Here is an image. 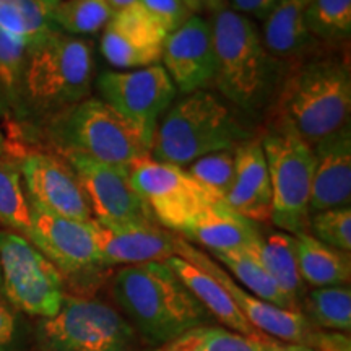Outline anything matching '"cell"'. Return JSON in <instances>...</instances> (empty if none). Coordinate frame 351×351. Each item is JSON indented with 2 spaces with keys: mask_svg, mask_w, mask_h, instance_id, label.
Listing matches in <instances>:
<instances>
[{
  "mask_svg": "<svg viewBox=\"0 0 351 351\" xmlns=\"http://www.w3.org/2000/svg\"><path fill=\"white\" fill-rule=\"evenodd\" d=\"M112 295L138 330L161 346L213 319L165 262L124 267L114 276Z\"/></svg>",
  "mask_w": 351,
  "mask_h": 351,
  "instance_id": "cell-1",
  "label": "cell"
},
{
  "mask_svg": "<svg viewBox=\"0 0 351 351\" xmlns=\"http://www.w3.org/2000/svg\"><path fill=\"white\" fill-rule=\"evenodd\" d=\"M350 111V67L337 57L314 59L293 70L276 103L280 129L311 147L348 124Z\"/></svg>",
  "mask_w": 351,
  "mask_h": 351,
  "instance_id": "cell-2",
  "label": "cell"
},
{
  "mask_svg": "<svg viewBox=\"0 0 351 351\" xmlns=\"http://www.w3.org/2000/svg\"><path fill=\"white\" fill-rule=\"evenodd\" d=\"M95 78L91 44L60 29L28 46L25 106L29 117L49 119L88 96Z\"/></svg>",
  "mask_w": 351,
  "mask_h": 351,
  "instance_id": "cell-3",
  "label": "cell"
},
{
  "mask_svg": "<svg viewBox=\"0 0 351 351\" xmlns=\"http://www.w3.org/2000/svg\"><path fill=\"white\" fill-rule=\"evenodd\" d=\"M245 130L223 101L208 91L189 93L166 111L153 135V160L187 168L210 153L232 150Z\"/></svg>",
  "mask_w": 351,
  "mask_h": 351,
  "instance_id": "cell-4",
  "label": "cell"
},
{
  "mask_svg": "<svg viewBox=\"0 0 351 351\" xmlns=\"http://www.w3.org/2000/svg\"><path fill=\"white\" fill-rule=\"evenodd\" d=\"M47 137L57 153L72 152L129 169L150 156L152 142L103 99H83L47 119Z\"/></svg>",
  "mask_w": 351,
  "mask_h": 351,
  "instance_id": "cell-5",
  "label": "cell"
},
{
  "mask_svg": "<svg viewBox=\"0 0 351 351\" xmlns=\"http://www.w3.org/2000/svg\"><path fill=\"white\" fill-rule=\"evenodd\" d=\"M213 82L219 93L238 108L256 109L269 93L271 62L256 25L232 8L213 15Z\"/></svg>",
  "mask_w": 351,
  "mask_h": 351,
  "instance_id": "cell-6",
  "label": "cell"
},
{
  "mask_svg": "<svg viewBox=\"0 0 351 351\" xmlns=\"http://www.w3.org/2000/svg\"><path fill=\"white\" fill-rule=\"evenodd\" d=\"M174 256L182 257L200 270L207 271L212 278L225 288V291L239 307L244 317L262 332L270 335V339L287 341V343L304 345L314 350L324 351H350V339L343 335H335L320 330L311 324V320L302 313L282 309L270 302L258 300L254 295L234 282V278L223 269L217 261H213L207 252H202L192 243H189L179 234H173Z\"/></svg>",
  "mask_w": 351,
  "mask_h": 351,
  "instance_id": "cell-7",
  "label": "cell"
},
{
  "mask_svg": "<svg viewBox=\"0 0 351 351\" xmlns=\"http://www.w3.org/2000/svg\"><path fill=\"white\" fill-rule=\"evenodd\" d=\"M36 341L41 351H132L135 330L106 302L65 296L59 313L39 319Z\"/></svg>",
  "mask_w": 351,
  "mask_h": 351,
  "instance_id": "cell-8",
  "label": "cell"
},
{
  "mask_svg": "<svg viewBox=\"0 0 351 351\" xmlns=\"http://www.w3.org/2000/svg\"><path fill=\"white\" fill-rule=\"evenodd\" d=\"M261 142L274 194L271 221L288 234L307 232L314 173L313 148L287 129L267 134Z\"/></svg>",
  "mask_w": 351,
  "mask_h": 351,
  "instance_id": "cell-9",
  "label": "cell"
},
{
  "mask_svg": "<svg viewBox=\"0 0 351 351\" xmlns=\"http://www.w3.org/2000/svg\"><path fill=\"white\" fill-rule=\"evenodd\" d=\"M2 296L15 311L47 319L59 313L65 300L64 275L28 239L0 231Z\"/></svg>",
  "mask_w": 351,
  "mask_h": 351,
  "instance_id": "cell-10",
  "label": "cell"
},
{
  "mask_svg": "<svg viewBox=\"0 0 351 351\" xmlns=\"http://www.w3.org/2000/svg\"><path fill=\"white\" fill-rule=\"evenodd\" d=\"M129 176L156 223L179 236L186 234L205 205L217 197L195 182L184 168L160 163L152 155L135 161Z\"/></svg>",
  "mask_w": 351,
  "mask_h": 351,
  "instance_id": "cell-11",
  "label": "cell"
},
{
  "mask_svg": "<svg viewBox=\"0 0 351 351\" xmlns=\"http://www.w3.org/2000/svg\"><path fill=\"white\" fill-rule=\"evenodd\" d=\"M103 101L153 142L161 114L168 111L176 86L163 65H150L130 72H104L98 78Z\"/></svg>",
  "mask_w": 351,
  "mask_h": 351,
  "instance_id": "cell-12",
  "label": "cell"
},
{
  "mask_svg": "<svg viewBox=\"0 0 351 351\" xmlns=\"http://www.w3.org/2000/svg\"><path fill=\"white\" fill-rule=\"evenodd\" d=\"M57 155L67 161L80 181L93 219L156 225L150 208L132 186L129 169L101 163L82 153L64 152Z\"/></svg>",
  "mask_w": 351,
  "mask_h": 351,
  "instance_id": "cell-13",
  "label": "cell"
},
{
  "mask_svg": "<svg viewBox=\"0 0 351 351\" xmlns=\"http://www.w3.org/2000/svg\"><path fill=\"white\" fill-rule=\"evenodd\" d=\"M32 232L28 241L62 275L83 276L104 269L96 247L93 219L78 221L51 213L29 202Z\"/></svg>",
  "mask_w": 351,
  "mask_h": 351,
  "instance_id": "cell-14",
  "label": "cell"
},
{
  "mask_svg": "<svg viewBox=\"0 0 351 351\" xmlns=\"http://www.w3.org/2000/svg\"><path fill=\"white\" fill-rule=\"evenodd\" d=\"M16 163L28 202L65 218L93 219L85 191L62 156L32 150L23 153Z\"/></svg>",
  "mask_w": 351,
  "mask_h": 351,
  "instance_id": "cell-15",
  "label": "cell"
},
{
  "mask_svg": "<svg viewBox=\"0 0 351 351\" xmlns=\"http://www.w3.org/2000/svg\"><path fill=\"white\" fill-rule=\"evenodd\" d=\"M161 62L174 86L186 95L213 82L215 47L208 21L194 13L169 33L163 43Z\"/></svg>",
  "mask_w": 351,
  "mask_h": 351,
  "instance_id": "cell-16",
  "label": "cell"
},
{
  "mask_svg": "<svg viewBox=\"0 0 351 351\" xmlns=\"http://www.w3.org/2000/svg\"><path fill=\"white\" fill-rule=\"evenodd\" d=\"M93 232L103 267L165 262L174 256L173 234L158 225L93 219Z\"/></svg>",
  "mask_w": 351,
  "mask_h": 351,
  "instance_id": "cell-17",
  "label": "cell"
},
{
  "mask_svg": "<svg viewBox=\"0 0 351 351\" xmlns=\"http://www.w3.org/2000/svg\"><path fill=\"white\" fill-rule=\"evenodd\" d=\"M314 173L311 215L350 207L351 200V127L346 124L313 145Z\"/></svg>",
  "mask_w": 351,
  "mask_h": 351,
  "instance_id": "cell-18",
  "label": "cell"
},
{
  "mask_svg": "<svg viewBox=\"0 0 351 351\" xmlns=\"http://www.w3.org/2000/svg\"><path fill=\"white\" fill-rule=\"evenodd\" d=\"M223 200L254 223L271 219L274 194L261 138L244 140L234 148V181Z\"/></svg>",
  "mask_w": 351,
  "mask_h": 351,
  "instance_id": "cell-19",
  "label": "cell"
},
{
  "mask_svg": "<svg viewBox=\"0 0 351 351\" xmlns=\"http://www.w3.org/2000/svg\"><path fill=\"white\" fill-rule=\"evenodd\" d=\"M186 241H195L212 252L247 251L262 239L256 223L241 217L223 199L215 197L205 205L195 221L181 236Z\"/></svg>",
  "mask_w": 351,
  "mask_h": 351,
  "instance_id": "cell-20",
  "label": "cell"
},
{
  "mask_svg": "<svg viewBox=\"0 0 351 351\" xmlns=\"http://www.w3.org/2000/svg\"><path fill=\"white\" fill-rule=\"evenodd\" d=\"M165 263L178 275V278L197 298V301L208 311V314L218 322H221L228 330L238 332L245 337H263V333L258 332L244 317V314L234 304V301L225 291V288L217 280L212 278L207 271L200 270L199 267L192 265L191 262L184 261L179 256L169 257Z\"/></svg>",
  "mask_w": 351,
  "mask_h": 351,
  "instance_id": "cell-21",
  "label": "cell"
},
{
  "mask_svg": "<svg viewBox=\"0 0 351 351\" xmlns=\"http://www.w3.org/2000/svg\"><path fill=\"white\" fill-rule=\"evenodd\" d=\"M258 258L274 282L293 302L296 311L302 313V301L306 296V287L302 282L296 257V239L285 231H275L262 236L257 244L247 249Z\"/></svg>",
  "mask_w": 351,
  "mask_h": 351,
  "instance_id": "cell-22",
  "label": "cell"
},
{
  "mask_svg": "<svg viewBox=\"0 0 351 351\" xmlns=\"http://www.w3.org/2000/svg\"><path fill=\"white\" fill-rule=\"evenodd\" d=\"M158 351H324L304 345L287 343L270 337H245L225 327L200 326L192 328Z\"/></svg>",
  "mask_w": 351,
  "mask_h": 351,
  "instance_id": "cell-23",
  "label": "cell"
},
{
  "mask_svg": "<svg viewBox=\"0 0 351 351\" xmlns=\"http://www.w3.org/2000/svg\"><path fill=\"white\" fill-rule=\"evenodd\" d=\"M298 269L302 282L314 288L350 285V252L339 251L320 243L311 232L295 236Z\"/></svg>",
  "mask_w": 351,
  "mask_h": 351,
  "instance_id": "cell-24",
  "label": "cell"
},
{
  "mask_svg": "<svg viewBox=\"0 0 351 351\" xmlns=\"http://www.w3.org/2000/svg\"><path fill=\"white\" fill-rule=\"evenodd\" d=\"M311 0H282L263 25V44L267 51L278 57H291L304 51L311 36L307 33L304 13Z\"/></svg>",
  "mask_w": 351,
  "mask_h": 351,
  "instance_id": "cell-25",
  "label": "cell"
},
{
  "mask_svg": "<svg viewBox=\"0 0 351 351\" xmlns=\"http://www.w3.org/2000/svg\"><path fill=\"white\" fill-rule=\"evenodd\" d=\"M28 46L0 32V117L15 124L28 121L23 80Z\"/></svg>",
  "mask_w": 351,
  "mask_h": 351,
  "instance_id": "cell-26",
  "label": "cell"
},
{
  "mask_svg": "<svg viewBox=\"0 0 351 351\" xmlns=\"http://www.w3.org/2000/svg\"><path fill=\"white\" fill-rule=\"evenodd\" d=\"M208 256H213L212 258L226 267L230 274L243 285L245 291H249L258 300L270 302V304L282 307V309L296 311L293 302L288 300L282 289L276 287L274 278L267 274V270L263 269V265L252 252L238 249V251L212 252ZM296 313H300V311H296Z\"/></svg>",
  "mask_w": 351,
  "mask_h": 351,
  "instance_id": "cell-27",
  "label": "cell"
},
{
  "mask_svg": "<svg viewBox=\"0 0 351 351\" xmlns=\"http://www.w3.org/2000/svg\"><path fill=\"white\" fill-rule=\"evenodd\" d=\"M43 0H0V32L26 46L57 32Z\"/></svg>",
  "mask_w": 351,
  "mask_h": 351,
  "instance_id": "cell-28",
  "label": "cell"
},
{
  "mask_svg": "<svg viewBox=\"0 0 351 351\" xmlns=\"http://www.w3.org/2000/svg\"><path fill=\"white\" fill-rule=\"evenodd\" d=\"M0 226L28 239L32 232V215L19 163L0 152Z\"/></svg>",
  "mask_w": 351,
  "mask_h": 351,
  "instance_id": "cell-29",
  "label": "cell"
},
{
  "mask_svg": "<svg viewBox=\"0 0 351 351\" xmlns=\"http://www.w3.org/2000/svg\"><path fill=\"white\" fill-rule=\"evenodd\" d=\"M302 313L320 330H351V289L350 285L314 288L302 301Z\"/></svg>",
  "mask_w": 351,
  "mask_h": 351,
  "instance_id": "cell-30",
  "label": "cell"
},
{
  "mask_svg": "<svg viewBox=\"0 0 351 351\" xmlns=\"http://www.w3.org/2000/svg\"><path fill=\"white\" fill-rule=\"evenodd\" d=\"M106 0H62L51 8L52 21L67 34H95L112 19Z\"/></svg>",
  "mask_w": 351,
  "mask_h": 351,
  "instance_id": "cell-31",
  "label": "cell"
},
{
  "mask_svg": "<svg viewBox=\"0 0 351 351\" xmlns=\"http://www.w3.org/2000/svg\"><path fill=\"white\" fill-rule=\"evenodd\" d=\"M304 21L311 38L345 41L351 34V0H311Z\"/></svg>",
  "mask_w": 351,
  "mask_h": 351,
  "instance_id": "cell-32",
  "label": "cell"
},
{
  "mask_svg": "<svg viewBox=\"0 0 351 351\" xmlns=\"http://www.w3.org/2000/svg\"><path fill=\"white\" fill-rule=\"evenodd\" d=\"M163 47H148L132 41L106 25L101 38V52L109 64L117 69H143L161 62Z\"/></svg>",
  "mask_w": 351,
  "mask_h": 351,
  "instance_id": "cell-33",
  "label": "cell"
},
{
  "mask_svg": "<svg viewBox=\"0 0 351 351\" xmlns=\"http://www.w3.org/2000/svg\"><path fill=\"white\" fill-rule=\"evenodd\" d=\"M186 173L210 194L225 199L234 181V148L199 158L187 166Z\"/></svg>",
  "mask_w": 351,
  "mask_h": 351,
  "instance_id": "cell-34",
  "label": "cell"
},
{
  "mask_svg": "<svg viewBox=\"0 0 351 351\" xmlns=\"http://www.w3.org/2000/svg\"><path fill=\"white\" fill-rule=\"evenodd\" d=\"M108 25L125 38L148 47H163L165 39L169 34L138 3H134L119 13H114Z\"/></svg>",
  "mask_w": 351,
  "mask_h": 351,
  "instance_id": "cell-35",
  "label": "cell"
},
{
  "mask_svg": "<svg viewBox=\"0 0 351 351\" xmlns=\"http://www.w3.org/2000/svg\"><path fill=\"white\" fill-rule=\"evenodd\" d=\"M309 230L320 243L339 251H351V208L339 207L311 215Z\"/></svg>",
  "mask_w": 351,
  "mask_h": 351,
  "instance_id": "cell-36",
  "label": "cell"
},
{
  "mask_svg": "<svg viewBox=\"0 0 351 351\" xmlns=\"http://www.w3.org/2000/svg\"><path fill=\"white\" fill-rule=\"evenodd\" d=\"M137 3L168 33H173L189 16L194 15L184 0H137Z\"/></svg>",
  "mask_w": 351,
  "mask_h": 351,
  "instance_id": "cell-37",
  "label": "cell"
},
{
  "mask_svg": "<svg viewBox=\"0 0 351 351\" xmlns=\"http://www.w3.org/2000/svg\"><path fill=\"white\" fill-rule=\"evenodd\" d=\"M19 339V317L10 302L0 295V351H10Z\"/></svg>",
  "mask_w": 351,
  "mask_h": 351,
  "instance_id": "cell-38",
  "label": "cell"
},
{
  "mask_svg": "<svg viewBox=\"0 0 351 351\" xmlns=\"http://www.w3.org/2000/svg\"><path fill=\"white\" fill-rule=\"evenodd\" d=\"M282 0H232V10L241 15H251L265 20Z\"/></svg>",
  "mask_w": 351,
  "mask_h": 351,
  "instance_id": "cell-39",
  "label": "cell"
},
{
  "mask_svg": "<svg viewBox=\"0 0 351 351\" xmlns=\"http://www.w3.org/2000/svg\"><path fill=\"white\" fill-rule=\"evenodd\" d=\"M184 3L192 13H197L202 10H218L223 7L225 0H184Z\"/></svg>",
  "mask_w": 351,
  "mask_h": 351,
  "instance_id": "cell-40",
  "label": "cell"
},
{
  "mask_svg": "<svg viewBox=\"0 0 351 351\" xmlns=\"http://www.w3.org/2000/svg\"><path fill=\"white\" fill-rule=\"evenodd\" d=\"M106 2L112 13H119L122 10H125V8L132 7L134 3H137V0H106Z\"/></svg>",
  "mask_w": 351,
  "mask_h": 351,
  "instance_id": "cell-41",
  "label": "cell"
},
{
  "mask_svg": "<svg viewBox=\"0 0 351 351\" xmlns=\"http://www.w3.org/2000/svg\"><path fill=\"white\" fill-rule=\"evenodd\" d=\"M43 2L46 3V5L49 8H52V7H56L59 2H62V0H43Z\"/></svg>",
  "mask_w": 351,
  "mask_h": 351,
  "instance_id": "cell-42",
  "label": "cell"
},
{
  "mask_svg": "<svg viewBox=\"0 0 351 351\" xmlns=\"http://www.w3.org/2000/svg\"><path fill=\"white\" fill-rule=\"evenodd\" d=\"M3 147H5V138H3L2 132H0V152L3 150Z\"/></svg>",
  "mask_w": 351,
  "mask_h": 351,
  "instance_id": "cell-43",
  "label": "cell"
},
{
  "mask_svg": "<svg viewBox=\"0 0 351 351\" xmlns=\"http://www.w3.org/2000/svg\"><path fill=\"white\" fill-rule=\"evenodd\" d=\"M0 295H2V276H0Z\"/></svg>",
  "mask_w": 351,
  "mask_h": 351,
  "instance_id": "cell-44",
  "label": "cell"
}]
</instances>
